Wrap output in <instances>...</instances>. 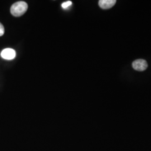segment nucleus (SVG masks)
<instances>
[{"instance_id": "nucleus-3", "label": "nucleus", "mask_w": 151, "mask_h": 151, "mask_svg": "<svg viewBox=\"0 0 151 151\" xmlns=\"http://www.w3.org/2000/svg\"><path fill=\"white\" fill-rule=\"evenodd\" d=\"M1 55L5 60H12L15 58L16 52L13 49H5L2 51Z\"/></svg>"}, {"instance_id": "nucleus-5", "label": "nucleus", "mask_w": 151, "mask_h": 151, "mask_svg": "<svg viewBox=\"0 0 151 151\" xmlns=\"http://www.w3.org/2000/svg\"><path fill=\"white\" fill-rule=\"evenodd\" d=\"M72 5V2L71 1H67V2H65L62 4V7L63 9H67L68 8L69 6H70Z\"/></svg>"}, {"instance_id": "nucleus-2", "label": "nucleus", "mask_w": 151, "mask_h": 151, "mask_svg": "<svg viewBox=\"0 0 151 151\" xmlns=\"http://www.w3.org/2000/svg\"><path fill=\"white\" fill-rule=\"evenodd\" d=\"M133 68L138 71H143L146 70L148 67V64L145 60H137L132 63Z\"/></svg>"}, {"instance_id": "nucleus-4", "label": "nucleus", "mask_w": 151, "mask_h": 151, "mask_svg": "<svg viewBox=\"0 0 151 151\" xmlns=\"http://www.w3.org/2000/svg\"><path fill=\"white\" fill-rule=\"evenodd\" d=\"M116 2V0H100L99 2V5L101 9L106 10L113 7Z\"/></svg>"}, {"instance_id": "nucleus-6", "label": "nucleus", "mask_w": 151, "mask_h": 151, "mask_svg": "<svg viewBox=\"0 0 151 151\" xmlns=\"http://www.w3.org/2000/svg\"><path fill=\"white\" fill-rule=\"evenodd\" d=\"M5 32V29L3 25L0 22V37L2 36Z\"/></svg>"}, {"instance_id": "nucleus-1", "label": "nucleus", "mask_w": 151, "mask_h": 151, "mask_svg": "<svg viewBox=\"0 0 151 151\" xmlns=\"http://www.w3.org/2000/svg\"><path fill=\"white\" fill-rule=\"evenodd\" d=\"M28 5L25 2L19 1L11 6V14L13 16L19 17L24 15L27 11Z\"/></svg>"}]
</instances>
